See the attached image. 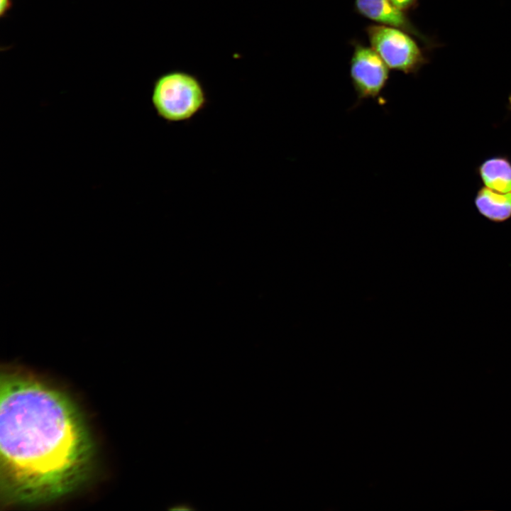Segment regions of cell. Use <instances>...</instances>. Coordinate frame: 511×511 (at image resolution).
Wrapping results in <instances>:
<instances>
[{"label": "cell", "mask_w": 511, "mask_h": 511, "mask_svg": "<svg viewBox=\"0 0 511 511\" xmlns=\"http://www.w3.org/2000/svg\"><path fill=\"white\" fill-rule=\"evenodd\" d=\"M94 444L77 405L36 378L6 370L0 380V492L6 505H35L79 488Z\"/></svg>", "instance_id": "obj_1"}, {"label": "cell", "mask_w": 511, "mask_h": 511, "mask_svg": "<svg viewBox=\"0 0 511 511\" xmlns=\"http://www.w3.org/2000/svg\"><path fill=\"white\" fill-rule=\"evenodd\" d=\"M13 6V0H0V16L4 18L10 11Z\"/></svg>", "instance_id": "obj_9"}, {"label": "cell", "mask_w": 511, "mask_h": 511, "mask_svg": "<svg viewBox=\"0 0 511 511\" xmlns=\"http://www.w3.org/2000/svg\"><path fill=\"white\" fill-rule=\"evenodd\" d=\"M151 102L158 117L167 123H181L191 121L202 111L208 97L196 75L177 70L155 80Z\"/></svg>", "instance_id": "obj_2"}, {"label": "cell", "mask_w": 511, "mask_h": 511, "mask_svg": "<svg viewBox=\"0 0 511 511\" xmlns=\"http://www.w3.org/2000/svg\"><path fill=\"white\" fill-rule=\"evenodd\" d=\"M354 11L376 24L401 29L420 40L427 48L438 46V43L422 33L411 21L406 12L396 7L390 0H354Z\"/></svg>", "instance_id": "obj_5"}, {"label": "cell", "mask_w": 511, "mask_h": 511, "mask_svg": "<svg viewBox=\"0 0 511 511\" xmlns=\"http://www.w3.org/2000/svg\"><path fill=\"white\" fill-rule=\"evenodd\" d=\"M483 185L501 193L511 192V160L499 155L483 160L476 168Z\"/></svg>", "instance_id": "obj_7"}, {"label": "cell", "mask_w": 511, "mask_h": 511, "mask_svg": "<svg viewBox=\"0 0 511 511\" xmlns=\"http://www.w3.org/2000/svg\"><path fill=\"white\" fill-rule=\"evenodd\" d=\"M370 47L391 70L415 75L429 59L411 34L380 24L365 27Z\"/></svg>", "instance_id": "obj_3"}, {"label": "cell", "mask_w": 511, "mask_h": 511, "mask_svg": "<svg viewBox=\"0 0 511 511\" xmlns=\"http://www.w3.org/2000/svg\"><path fill=\"white\" fill-rule=\"evenodd\" d=\"M508 108L511 110V95L508 98Z\"/></svg>", "instance_id": "obj_10"}, {"label": "cell", "mask_w": 511, "mask_h": 511, "mask_svg": "<svg viewBox=\"0 0 511 511\" xmlns=\"http://www.w3.org/2000/svg\"><path fill=\"white\" fill-rule=\"evenodd\" d=\"M396 7L407 13L415 9L419 5V0H390Z\"/></svg>", "instance_id": "obj_8"}, {"label": "cell", "mask_w": 511, "mask_h": 511, "mask_svg": "<svg viewBox=\"0 0 511 511\" xmlns=\"http://www.w3.org/2000/svg\"><path fill=\"white\" fill-rule=\"evenodd\" d=\"M350 77L357 97L355 106L363 100L379 97L385 89L390 68L371 48L353 40Z\"/></svg>", "instance_id": "obj_4"}, {"label": "cell", "mask_w": 511, "mask_h": 511, "mask_svg": "<svg viewBox=\"0 0 511 511\" xmlns=\"http://www.w3.org/2000/svg\"><path fill=\"white\" fill-rule=\"evenodd\" d=\"M473 202L478 212L490 222L502 224L511 219V192L501 193L483 185Z\"/></svg>", "instance_id": "obj_6"}]
</instances>
